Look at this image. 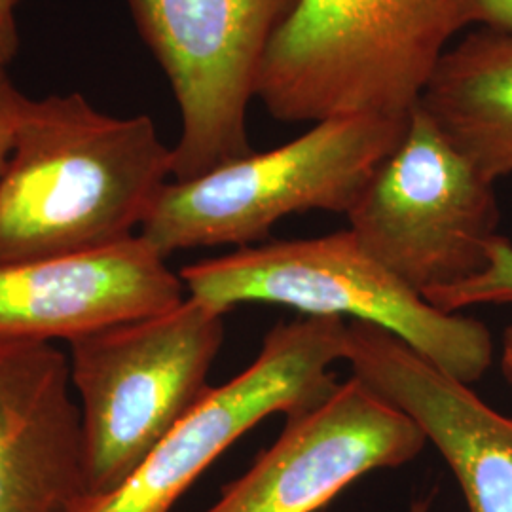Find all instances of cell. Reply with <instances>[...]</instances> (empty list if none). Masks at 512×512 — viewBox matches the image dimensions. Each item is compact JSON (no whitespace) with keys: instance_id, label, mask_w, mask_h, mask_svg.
<instances>
[{"instance_id":"5bb4252c","label":"cell","mask_w":512,"mask_h":512,"mask_svg":"<svg viewBox=\"0 0 512 512\" xmlns=\"http://www.w3.org/2000/svg\"><path fill=\"white\" fill-rule=\"evenodd\" d=\"M440 311L458 313L467 306L480 304H512V243L499 236L492 243L490 262L482 274L465 283L425 296Z\"/></svg>"},{"instance_id":"52a82bcc","label":"cell","mask_w":512,"mask_h":512,"mask_svg":"<svg viewBox=\"0 0 512 512\" xmlns=\"http://www.w3.org/2000/svg\"><path fill=\"white\" fill-rule=\"evenodd\" d=\"M181 112L173 181L255 152L247 112L268 46L296 0H126Z\"/></svg>"},{"instance_id":"8992f818","label":"cell","mask_w":512,"mask_h":512,"mask_svg":"<svg viewBox=\"0 0 512 512\" xmlns=\"http://www.w3.org/2000/svg\"><path fill=\"white\" fill-rule=\"evenodd\" d=\"M494 184L420 105L349 209L368 255L423 298L482 274L499 238Z\"/></svg>"},{"instance_id":"ba28073f","label":"cell","mask_w":512,"mask_h":512,"mask_svg":"<svg viewBox=\"0 0 512 512\" xmlns=\"http://www.w3.org/2000/svg\"><path fill=\"white\" fill-rule=\"evenodd\" d=\"M348 323L304 315L270 330L255 361L211 387L148 458L110 494L86 497L71 512H171L205 469L275 412L321 403L338 385L330 366L346 359Z\"/></svg>"},{"instance_id":"7c38bea8","label":"cell","mask_w":512,"mask_h":512,"mask_svg":"<svg viewBox=\"0 0 512 512\" xmlns=\"http://www.w3.org/2000/svg\"><path fill=\"white\" fill-rule=\"evenodd\" d=\"M86 497L69 355L0 340V512H71Z\"/></svg>"},{"instance_id":"9c48e42d","label":"cell","mask_w":512,"mask_h":512,"mask_svg":"<svg viewBox=\"0 0 512 512\" xmlns=\"http://www.w3.org/2000/svg\"><path fill=\"white\" fill-rule=\"evenodd\" d=\"M420 427L357 376L287 416L270 448L203 512H315L357 478L412 461Z\"/></svg>"},{"instance_id":"d6986e66","label":"cell","mask_w":512,"mask_h":512,"mask_svg":"<svg viewBox=\"0 0 512 512\" xmlns=\"http://www.w3.org/2000/svg\"><path fill=\"white\" fill-rule=\"evenodd\" d=\"M429 509H431V497L414 501V503L410 505L408 512H429Z\"/></svg>"},{"instance_id":"7a4b0ae2","label":"cell","mask_w":512,"mask_h":512,"mask_svg":"<svg viewBox=\"0 0 512 512\" xmlns=\"http://www.w3.org/2000/svg\"><path fill=\"white\" fill-rule=\"evenodd\" d=\"M459 31V0H296L268 46L256 99L291 124L408 118Z\"/></svg>"},{"instance_id":"277c9868","label":"cell","mask_w":512,"mask_h":512,"mask_svg":"<svg viewBox=\"0 0 512 512\" xmlns=\"http://www.w3.org/2000/svg\"><path fill=\"white\" fill-rule=\"evenodd\" d=\"M408 120L329 118L283 147L251 152L190 181H169L139 236L167 258L200 247H249L294 213L348 215Z\"/></svg>"},{"instance_id":"ac0fdd59","label":"cell","mask_w":512,"mask_h":512,"mask_svg":"<svg viewBox=\"0 0 512 512\" xmlns=\"http://www.w3.org/2000/svg\"><path fill=\"white\" fill-rule=\"evenodd\" d=\"M501 370L507 382L512 385V327L503 334V351H501Z\"/></svg>"},{"instance_id":"5b68a950","label":"cell","mask_w":512,"mask_h":512,"mask_svg":"<svg viewBox=\"0 0 512 512\" xmlns=\"http://www.w3.org/2000/svg\"><path fill=\"white\" fill-rule=\"evenodd\" d=\"M224 311L186 296L171 310L69 344L80 397L86 497L110 494L205 399ZM84 497V499H86Z\"/></svg>"},{"instance_id":"6da1fadb","label":"cell","mask_w":512,"mask_h":512,"mask_svg":"<svg viewBox=\"0 0 512 512\" xmlns=\"http://www.w3.org/2000/svg\"><path fill=\"white\" fill-rule=\"evenodd\" d=\"M171 173L173 148L147 114L110 116L80 93L27 97L0 175V264L137 236Z\"/></svg>"},{"instance_id":"3957f363","label":"cell","mask_w":512,"mask_h":512,"mask_svg":"<svg viewBox=\"0 0 512 512\" xmlns=\"http://www.w3.org/2000/svg\"><path fill=\"white\" fill-rule=\"evenodd\" d=\"M179 275L188 296L224 313L258 302L380 327L463 384L478 382L494 363L490 330L433 308L349 230L239 247L188 264Z\"/></svg>"},{"instance_id":"2e32d148","label":"cell","mask_w":512,"mask_h":512,"mask_svg":"<svg viewBox=\"0 0 512 512\" xmlns=\"http://www.w3.org/2000/svg\"><path fill=\"white\" fill-rule=\"evenodd\" d=\"M463 29H512V0H459Z\"/></svg>"},{"instance_id":"9a60e30c","label":"cell","mask_w":512,"mask_h":512,"mask_svg":"<svg viewBox=\"0 0 512 512\" xmlns=\"http://www.w3.org/2000/svg\"><path fill=\"white\" fill-rule=\"evenodd\" d=\"M25 101L27 97L16 88L8 67L0 63V175L10 160Z\"/></svg>"},{"instance_id":"4fadbf2b","label":"cell","mask_w":512,"mask_h":512,"mask_svg":"<svg viewBox=\"0 0 512 512\" xmlns=\"http://www.w3.org/2000/svg\"><path fill=\"white\" fill-rule=\"evenodd\" d=\"M420 107L476 169L512 175V29H471L450 46Z\"/></svg>"},{"instance_id":"8fae6325","label":"cell","mask_w":512,"mask_h":512,"mask_svg":"<svg viewBox=\"0 0 512 512\" xmlns=\"http://www.w3.org/2000/svg\"><path fill=\"white\" fill-rule=\"evenodd\" d=\"M353 376L414 421L458 478L469 512H512V420L403 340L348 323Z\"/></svg>"},{"instance_id":"e0dca14e","label":"cell","mask_w":512,"mask_h":512,"mask_svg":"<svg viewBox=\"0 0 512 512\" xmlns=\"http://www.w3.org/2000/svg\"><path fill=\"white\" fill-rule=\"evenodd\" d=\"M23 0H0V63L10 65L19 50L18 8Z\"/></svg>"},{"instance_id":"30bf717a","label":"cell","mask_w":512,"mask_h":512,"mask_svg":"<svg viewBox=\"0 0 512 512\" xmlns=\"http://www.w3.org/2000/svg\"><path fill=\"white\" fill-rule=\"evenodd\" d=\"M184 298L181 275L139 234L97 251L8 262L0 264V340L71 342Z\"/></svg>"}]
</instances>
